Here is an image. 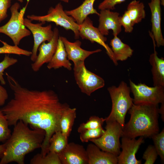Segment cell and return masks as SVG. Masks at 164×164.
I'll use <instances>...</instances> for the list:
<instances>
[{"mask_svg": "<svg viewBox=\"0 0 164 164\" xmlns=\"http://www.w3.org/2000/svg\"><path fill=\"white\" fill-rule=\"evenodd\" d=\"M108 90L112 105L111 112L105 120L115 121L123 129L126 113L133 104V99L130 96V87L125 82L122 81L118 87H109Z\"/></svg>", "mask_w": 164, "mask_h": 164, "instance_id": "cell-4", "label": "cell"}, {"mask_svg": "<svg viewBox=\"0 0 164 164\" xmlns=\"http://www.w3.org/2000/svg\"><path fill=\"white\" fill-rule=\"evenodd\" d=\"M76 117V109L70 107L63 114L60 120L61 131L63 135L68 139L71 132Z\"/></svg>", "mask_w": 164, "mask_h": 164, "instance_id": "cell-23", "label": "cell"}, {"mask_svg": "<svg viewBox=\"0 0 164 164\" xmlns=\"http://www.w3.org/2000/svg\"><path fill=\"white\" fill-rule=\"evenodd\" d=\"M74 65V78L82 93L90 96L93 92L104 86V80L86 68L84 61Z\"/></svg>", "mask_w": 164, "mask_h": 164, "instance_id": "cell-8", "label": "cell"}, {"mask_svg": "<svg viewBox=\"0 0 164 164\" xmlns=\"http://www.w3.org/2000/svg\"><path fill=\"white\" fill-rule=\"evenodd\" d=\"M88 164H118L117 156L111 153L101 150L94 144H90L86 149Z\"/></svg>", "mask_w": 164, "mask_h": 164, "instance_id": "cell-18", "label": "cell"}, {"mask_svg": "<svg viewBox=\"0 0 164 164\" xmlns=\"http://www.w3.org/2000/svg\"><path fill=\"white\" fill-rule=\"evenodd\" d=\"M27 17L32 21L40 22L43 24L46 22H54L57 26H61L67 30L73 31L75 39H78L80 37L79 25L72 17L66 14L60 2L58 3L55 7L50 8L46 15L42 16L32 15H28Z\"/></svg>", "mask_w": 164, "mask_h": 164, "instance_id": "cell-7", "label": "cell"}, {"mask_svg": "<svg viewBox=\"0 0 164 164\" xmlns=\"http://www.w3.org/2000/svg\"><path fill=\"white\" fill-rule=\"evenodd\" d=\"M121 148L122 151L117 156L118 164H140L141 161L137 159V153L140 145L144 142V137L138 139L122 136Z\"/></svg>", "mask_w": 164, "mask_h": 164, "instance_id": "cell-12", "label": "cell"}, {"mask_svg": "<svg viewBox=\"0 0 164 164\" xmlns=\"http://www.w3.org/2000/svg\"><path fill=\"white\" fill-rule=\"evenodd\" d=\"M61 164H88V157L82 145L73 142L68 143L58 154Z\"/></svg>", "mask_w": 164, "mask_h": 164, "instance_id": "cell-14", "label": "cell"}, {"mask_svg": "<svg viewBox=\"0 0 164 164\" xmlns=\"http://www.w3.org/2000/svg\"><path fill=\"white\" fill-rule=\"evenodd\" d=\"M161 107L160 109L159 108V113L161 115L162 118L164 121V103L161 104Z\"/></svg>", "mask_w": 164, "mask_h": 164, "instance_id": "cell-38", "label": "cell"}, {"mask_svg": "<svg viewBox=\"0 0 164 164\" xmlns=\"http://www.w3.org/2000/svg\"><path fill=\"white\" fill-rule=\"evenodd\" d=\"M128 113L130 119L124 125L122 136L131 138L138 136L151 137L159 132L158 105L133 104Z\"/></svg>", "mask_w": 164, "mask_h": 164, "instance_id": "cell-3", "label": "cell"}, {"mask_svg": "<svg viewBox=\"0 0 164 164\" xmlns=\"http://www.w3.org/2000/svg\"><path fill=\"white\" fill-rule=\"evenodd\" d=\"M130 88L132 93L133 104H149L158 105L164 103V87H150L144 84H135L129 80Z\"/></svg>", "mask_w": 164, "mask_h": 164, "instance_id": "cell-9", "label": "cell"}, {"mask_svg": "<svg viewBox=\"0 0 164 164\" xmlns=\"http://www.w3.org/2000/svg\"><path fill=\"white\" fill-rule=\"evenodd\" d=\"M9 124L5 116L0 111V142L7 140L11 134Z\"/></svg>", "mask_w": 164, "mask_h": 164, "instance_id": "cell-31", "label": "cell"}, {"mask_svg": "<svg viewBox=\"0 0 164 164\" xmlns=\"http://www.w3.org/2000/svg\"><path fill=\"white\" fill-rule=\"evenodd\" d=\"M105 120V118H100L96 116H91L86 122L82 123L80 125L77 131L80 133L87 129H95L102 126Z\"/></svg>", "mask_w": 164, "mask_h": 164, "instance_id": "cell-27", "label": "cell"}, {"mask_svg": "<svg viewBox=\"0 0 164 164\" xmlns=\"http://www.w3.org/2000/svg\"><path fill=\"white\" fill-rule=\"evenodd\" d=\"M95 0H84L78 7L71 10L65 11V12L67 15L72 17L77 24L80 25L89 15H99V13L94 7Z\"/></svg>", "mask_w": 164, "mask_h": 164, "instance_id": "cell-19", "label": "cell"}, {"mask_svg": "<svg viewBox=\"0 0 164 164\" xmlns=\"http://www.w3.org/2000/svg\"><path fill=\"white\" fill-rule=\"evenodd\" d=\"M31 164H61L57 154L49 152L46 155L42 156L41 153L34 155L31 159Z\"/></svg>", "mask_w": 164, "mask_h": 164, "instance_id": "cell-26", "label": "cell"}, {"mask_svg": "<svg viewBox=\"0 0 164 164\" xmlns=\"http://www.w3.org/2000/svg\"><path fill=\"white\" fill-rule=\"evenodd\" d=\"M23 23L32 34L33 37L34 43L30 59L34 62L37 57V52L39 46L43 42L50 41L53 36L54 32L52 29L51 24L43 26V23H33L28 18L24 19Z\"/></svg>", "mask_w": 164, "mask_h": 164, "instance_id": "cell-11", "label": "cell"}, {"mask_svg": "<svg viewBox=\"0 0 164 164\" xmlns=\"http://www.w3.org/2000/svg\"><path fill=\"white\" fill-rule=\"evenodd\" d=\"M53 31V36L51 39L47 43L43 42L39 46V53L34 63L31 64L32 70L37 72L45 63H48L51 60L54 54L57 46L59 39L58 29L55 28Z\"/></svg>", "mask_w": 164, "mask_h": 164, "instance_id": "cell-13", "label": "cell"}, {"mask_svg": "<svg viewBox=\"0 0 164 164\" xmlns=\"http://www.w3.org/2000/svg\"><path fill=\"white\" fill-rule=\"evenodd\" d=\"M5 151V146L4 144L0 145V158L3 157Z\"/></svg>", "mask_w": 164, "mask_h": 164, "instance_id": "cell-39", "label": "cell"}, {"mask_svg": "<svg viewBox=\"0 0 164 164\" xmlns=\"http://www.w3.org/2000/svg\"><path fill=\"white\" fill-rule=\"evenodd\" d=\"M68 143V139L65 137L61 131L56 132L50 140L48 152L58 154L64 149Z\"/></svg>", "mask_w": 164, "mask_h": 164, "instance_id": "cell-25", "label": "cell"}, {"mask_svg": "<svg viewBox=\"0 0 164 164\" xmlns=\"http://www.w3.org/2000/svg\"><path fill=\"white\" fill-rule=\"evenodd\" d=\"M11 3V0H0V23L7 17V10Z\"/></svg>", "mask_w": 164, "mask_h": 164, "instance_id": "cell-36", "label": "cell"}, {"mask_svg": "<svg viewBox=\"0 0 164 164\" xmlns=\"http://www.w3.org/2000/svg\"><path fill=\"white\" fill-rule=\"evenodd\" d=\"M149 3L151 14L152 34L157 47L164 46L161 30V10L160 0H151Z\"/></svg>", "mask_w": 164, "mask_h": 164, "instance_id": "cell-16", "label": "cell"}, {"mask_svg": "<svg viewBox=\"0 0 164 164\" xmlns=\"http://www.w3.org/2000/svg\"><path fill=\"white\" fill-rule=\"evenodd\" d=\"M19 2H22L23 1V0H17Z\"/></svg>", "mask_w": 164, "mask_h": 164, "instance_id": "cell-42", "label": "cell"}, {"mask_svg": "<svg viewBox=\"0 0 164 164\" xmlns=\"http://www.w3.org/2000/svg\"></svg>", "mask_w": 164, "mask_h": 164, "instance_id": "cell-43", "label": "cell"}, {"mask_svg": "<svg viewBox=\"0 0 164 164\" xmlns=\"http://www.w3.org/2000/svg\"><path fill=\"white\" fill-rule=\"evenodd\" d=\"M79 34L82 39H87L92 43H96L103 46L114 64L118 65L111 48L105 43L107 38L101 33L97 28L94 26L92 21L89 17H87L82 24L79 25Z\"/></svg>", "mask_w": 164, "mask_h": 164, "instance_id": "cell-10", "label": "cell"}, {"mask_svg": "<svg viewBox=\"0 0 164 164\" xmlns=\"http://www.w3.org/2000/svg\"><path fill=\"white\" fill-rule=\"evenodd\" d=\"M126 0H104L98 6V9L100 10L104 9L113 10L115 6L121 4Z\"/></svg>", "mask_w": 164, "mask_h": 164, "instance_id": "cell-35", "label": "cell"}, {"mask_svg": "<svg viewBox=\"0 0 164 164\" xmlns=\"http://www.w3.org/2000/svg\"><path fill=\"white\" fill-rule=\"evenodd\" d=\"M99 25L97 28L104 36L108 35L109 30H112L114 36H117L121 32L119 13L109 9L101 10L98 15Z\"/></svg>", "mask_w": 164, "mask_h": 164, "instance_id": "cell-15", "label": "cell"}, {"mask_svg": "<svg viewBox=\"0 0 164 164\" xmlns=\"http://www.w3.org/2000/svg\"><path fill=\"white\" fill-rule=\"evenodd\" d=\"M104 131L102 126L95 129H87L80 133V139L82 142H88L90 139L99 137Z\"/></svg>", "mask_w": 164, "mask_h": 164, "instance_id": "cell-30", "label": "cell"}, {"mask_svg": "<svg viewBox=\"0 0 164 164\" xmlns=\"http://www.w3.org/2000/svg\"><path fill=\"white\" fill-rule=\"evenodd\" d=\"M149 62L152 66L151 71L154 86L164 87V59L160 58L157 55V52L154 53L150 56Z\"/></svg>", "mask_w": 164, "mask_h": 164, "instance_id": "cell-21", "label": "cell"}, {"mask_svg": "<svg viewBox=\"0 0 164 164\" xmlns=\"http://www.w3.org/2000/svg\"><path fill=\"white\" fill-rule=\"evenodd\" d=\"M120 22L121 26L124 28L125 31L127 33L131 32L133 29L135 24L129 17L125 11L121 16H120Z\"/></svg>", "mask_w": 164, "mask_h": 164, "instance_id": "cell-34", "label": "cell"}, {"mask_svg": "<svg viewBox=\"0 0 164 164\" xmlns=\"http://www.w3.org/2000/svg\"><path fill=\"white\" fill-rule=\"evenodd\" d=\"M18 62V60L11 57L9 55H5L3 60L0 62V81L2 85H5V81L4 78L3 72L6 69L13 65Z\"/></svg>", "mask_w": 164, "mask_h": 164, "instance_id": "cell-32", "label": "cell"}, {"mask_svg": "<svg viewBox=\"0 0 164 164\" xmlns=\"http://www.w3.org/2000/svg\"><path fill=\"white\" fill-rule=\"evenodd\" d=\"M60 0L63 1L64 2H66V3H68L69 1V0Z\"/></svg>", "mask_w": 164, "mask_h": 164, "instance_id": "cell-41", "label": "cell"}, {"mask_svg": "<svg viewBox=\"0 0 164 164\" xmlns=\"http://www.w3.org/2000/svg\"><path fill=\"white\" fill-rule=\"evenodd\" d=\"M158 154L154 145H149L144 152L142 158L145 160L144 164H153L156 161Z\"/></svg>", "mask_w": 164, "mask_h": 164, "instance_id": "cell-33", "label": "cell"}, {"mask_svg": "<svg viewBox=\"0 0 164 164\" xmlns=\"http://www.w3.org/2000/svg\"><path fill=\"white\" fill-rule=\"evenodd\" d=\"M1 41L3 46L0 47V54H13L27 56H29L32 54V52L21 49L17 45L12 46L5 42Z\"/></svg>", "mask_w": 164, "mask_h": 164, "instance_id": "cell-28", "label": "cell"}, {"mask_svg": "<svg viewBox=\"0 0 164 164\" xmlns=\"http://www.w3.org/2000/svg\"><path fill=\"white\" fill-rule=\"evenodd\" d=\"M60 36L64 44L68 59L72 61L74 64L84 62L85 60L91 54L101 51L100 49L93 51L84 50L81 47V42L79 40L71 42L66 37Z\"/></svg>", "mask_w": 164, "mask_h": 164, "instance_id": "cell-17", "label": "cell"}, {"mask_svg": "<svg viewBox=\"0 0 164 164\" xmlns=\"http://www.w3.org/2000/svg\"><path fill=\"white\" fill-rule=\"evenodd\" d=\"M8 94L6 89L0 85V106L4 105L8 99Z\"/></svg>", "mask_w": 164, "mask_h": 164, "instance_id": "cell-37", "label": "cell"}, {"mask_svg": "<svg viewBox=\"0 0 164 164\" xmlns=\"http://www.w3.org/2000/svg\"><path fill=\"white\" fill-rule=\"evenodd\" d=\"M71 65L67 58L64 44L59 36L56 51L51 60L48 63L47 67L49 69H57L63 67L71 70Z\"/></svg>", "mask_w": 164, "mask_h": 164, "instance_id": "cell-20", "label": "cell"}, {"mask_svg": "<svg viewBox=\"0 0 164 164\" xmlns=\"http://www.w3.org/2000/svg\"><path fill=\"white\" fill-rule=\"evenodd\" d=\"M13 97L0 108L9 125L19 120L32 127L45 131L46 135L41 147V154L48 152L50 140L56 132L61 131L60 120L64 112L70 107L61 102L57 94L52 90H30L22 86L13 77L5 73Z\"/></svg>", "mask_w": 164, "mask_h": 164, "instance_id": "cell-1", "label": "cell"}, {"mask_svg": "<svg viewBox=\"0 0 164 164\" xmlns=\"http://www.w3.org/2000/svg\"><path fill=\"white\" fill-rule=\"evenodd\" d=\"M110 44L117 61L125 60L132 55L133 50L129 45L123 42L117 36H114Z\"/></svg>", "mask_w": 164, "mask_h": 164, "instance_id": "cell-22", "label": "cell"}, {"mask_svg": "<svg viewBox=\"0 0 164 164\" xmlns=\"http://www.w3.org/2000/svg\"><path fill=\"white\" fill-rule=\"evenodd\" d=\"M154 146L163 163L164 162V129L152 136Z\"/></svg>", "mask_w": 164, "mask_h": 164, "instance_id": "cell-29", "label": "cell"}, {"mask_svg": "<svg viewBox=\"0 0 164 164\" xmlns=\"http://www.w3.org/2000/svg\"><path fill=\"white\" fill-rule=\"evenodd\" d=\"M105 131L99 137L90 140L101 150L118 156L120 153V138L123 135V128L114 120H105Z\"/></svg>", "mask_w": 164, "mask_h": 164, "instance_id": "cell-6", "label": "cell"}, {"mask_svg": "<svg viewBox=\"0 0 164 164\" xmlns=\"http://www.w3.org/2000/svg\"><path fill=\"white\" fill-rule=\"evenodd\" d=\"M161 5H164V0H160Z\"/></svg>", "mask_w": 164, "mask_h": 164, "instance_id": "cell-40", "label": "cell"}, {"mask_svg": "<svg viewBox=\"0 0 164 164\" xmlns=\"http://www.w3.org/2000/svg\"><path fill=\"white\" fill-rule=\"evenodd\" d=\"M28 125L19 120L14 125L11 136L4 143L5 151L0 164L13 162L24 164L27 154L41 148L45 136V132L37 128L31 129Z\"/></svg>", "mask_w": 164, "mask_h": 164, "instance_id": "cell-2", "label": "cell"}, {"mask_svg": "<svg viewBox=\"0 0 164 164\" xmlns=\"http://www.w3.org/2000/svg\"><path fill=\"white\" fill-rule=\"evenodd\" d=\"M126 11L134 24L140 22L145 17V5L139 0L131 1L128 5Z\"/></svg>", "mask_w": 164, "mask_h": 164, "instance_id": "cell-24", "label": "cell"}, {"mask_svg": "<svg viewBox=\"0 0 164 164\" xmlns=\"http://www.w3.org/2000/svg\"><path fill=\"white\" fill-rule=\"evenodd\" d=\"M29 0L26 6L20 12V5L15 3L10 7L11 16L8 22L0 27V33L9 36L15 45L18 46L20 41L24 38L30 35L31 32L27 29L23 23L24 15Z\"/></svg>", "mask_w": 164, "mask_h": 164, "instance_id": "cell-5", "label": "cell"}]
</instances>
